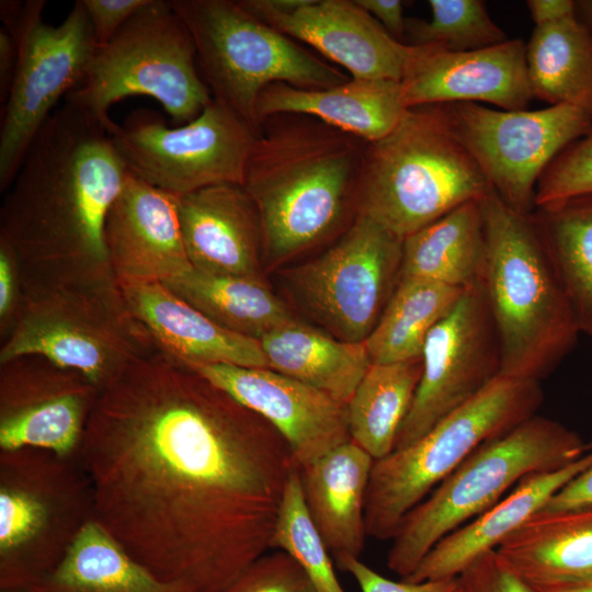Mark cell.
I'll list each match as a JSON object with an SVG mask.
<instances>
[{"instance_id":"cell-12","label":"cell","mask_w":592,"mask_h":592,"mask_svg":"<svg viewBox=\"0 0 592 592\" xmlns=\"http://www.w3.org/2000/svg\"><path fill=\"white\" fill-rule=\"evenodd\" d=\"M127 171L168 194L243 183L258 130L215 100L193 121L168 126L149 109L130 112L109 129Z\"/></svg>"},{"instance_id":"cell-36","label":"cell","mask_w":592,"mask_h":592,"mask_svg":"<svg viewBox=\"0 0 592 592\" xmlns=\"http://www.w3.org/2000/svg\"><path fill=\"white\" fill-rule=\"evenodd\" d=\"M430 20L407 19L408 45H436L468 52L505 42L506 35L490 18L482 0H429Z\"/></svg>"},{"instance_id":"cell-26","label":"cell","mask_w":592,"mask_h":592,"mask_svg":"<svg viewBox=\"0 0 592 592\" xmlns=\"http://www.w3.org/2000/svg\"><path fill=\"white\" fill-rule=\"evenodd\" d=\"M407 110L400 81L350 78L329 89L271 83L260 94L257 118L260 125L275 114L309 115L371 143L389 134Z\"/></svg>"},{"instance_id":"cell-6","label":"cell","mask_w":592,"mask_h":592,"mask_svg":"<svg viewBox=\"0 0 592 592\" xmlns=\"http://www.w3.org/2000/svg\"><path fill=\"white\" fill-rule=\"evenodd\" d=\"M491 190L440 104L420 105L385 137L366 143L356 208L403 240Z\"/></svg>"},{"instance_id":"cell-10","label":"cell","mask_w":592,"mask_h":592,"mask_svg":"<svg viewBox=\"0 0 592 592\" xmlns=\"http://www.w3.org/2000/svg\"><path fill=\"white\" fill-rule=\"evenodd\" d=\"M169 2L192 35L200 73L213 98L257 130L258 100L269 84L329 89L351 78L255 18L237 0Z\"/></svg>"},{"instance_id":"cell-19","label":"cell","mask_w":592,"mask_h":592,"mask_svg":"<svg viewBox=\"0 0 592 592\" xmlns=\"http://www.w3.org/2000/svg\"><path fill=\"white\" fill-rule=\"evenodd\" d=\"M270 423L298 467L351 440L346 405L271 368L229 364L185 365Z\"/></svg>"},{"instance_id":"cell-27","label":"cell","mask_w":592,"mask_h":592,"mask_svg":"<svg viewBox=\"0 0 592 592\" xmlns=\"http://www.w3.org/2000/svg\"><path fill=\"white\" fill-rule=\"evenodd\" d=\"M496 551L531 589L592 582V509L537 512Z\"/></svg>"},{"instance_id":"cell-7","label":"cell","mask_w":592,"mask_h":592,"mask_svg":"<svg viewBox=\"0 0 592 592\" xmlns=\"http://www.w3.org/2000/svg\"><path fill=\"white\" fill-rule=\"evenodd\" d=\"M587 452L576 431L538 414L482 443L402 519L387 567L408 577L437 542L493 506L524 477L563 468Z\"/></svg>"},{"instance_id":"cell-42","label":"cell","mask_w":592,"mask_h":592,"mask_svg":"<svg viewBox=\"0 0 592 592\" xmlns=\"http://www.w3.org/2000/svg\"><path fill=\"white\" fill-rule=\"evenodd\" d=\"M96 48L110 42L125 23L150 0H82Z\"/></svg>"},{"instance_id":"cell-1","label":"cell","mask_w":592,"mask_h":592,"mask_svg":"<svg viewBox=\"0 0 592 592\" xmlns=\"http://www.w3.org/2000/svg\"><path fill=\"white\" fill-rule=\"evenodd\" d=\"M78 458L94 520L187 592H224L271 550L297 467L270 423L160 351L100 390Z\"/></svg>"},{"instance_id":"cell-4","label":"cell","mask_w":592,"mask_h":592,"mask_svg":"<svg viewBox=\"0 0 592 592\" xmlns=\"http://www.w3.org/2000/svg\"><path fill=\"white\" fill-rule=\"evenodd\" d=\"M21 287L16 320L1 340L0 363L42 355L81 373L101 390L159 351L132 312L110 263L21 265Z\"/></svg>"},{"instance_id":"cell-29","label":"cell","mask_w":592,"mask_h":592,"mask_svg":"<svg viewBox=\"0 0 592 592\" xmlns=\"http://www.w3.org/2000/svg\"><path fill=\"white\" fill-rule=\"evenodd\" d=\"M270 368L348 403L372 365L364 342L334 339L296 319L260 340Z\"/></svg>"},{"instance_id":"cell-35","label":"cell","mask_w":592,"mask_h":592,"mask_svg":"<svg viewBox=\"0 0 592 592\" xmlns=\"http://www.w3.org/2000/svg\"><path fill=\"white\" fill-rule=\"evenodd\" d=\"M532 215L580 331L592 337V193L535 207Z\"/></svg>"},{"instance_id":"cell-8","label":"cell","mask_w":592,"mask_h":592,"mask_svg":"<svg viewBox=\"0 0 592 592\" xmlns=\"http://www.w3.org/2000/svg\"><path fill=\"white\" fill-rule=\"evenodd\" d=\"M540 382L499 375L412 444L375 459L366 500L367 537L391 539L402 519L482 443L536 414Z\"/></svg>"},{"instance_id":"cell-3","label":"cell","mask_w":592,"mask_h":592,"mask_svg":"<svg viewBox=\"0 0 592 592\" xmlns=\"http://www.w3.org/2000/svg\"><path fill=\"white\" fill-rule=\"evenodd\" d=\"M365 140L304 114L261 121L242 186L262 228L263 262L283 263L319 244L353 210Z\"/></svg>"},{"instance_id":"cell-22","label":"cell","mask_w":592,"mask_h":592,"mask_svg":"<svg viewBox=\"0 0 592 592\" xmlns=\"http://www.w3.org/2000/svg\"><path fill=\"white\" fill-rule=\"evenodd\" d=\"M184 248L196 271L265 281L258 209L241 184L175 196Z\"/></svg>"},{"instance_id":"cell-37","label":"cell","mask_w":592,"mask_h":592,"mask_svg":"<svg viewBox=\"0 0 592 592\" xmlns=\"http://www.w3.org/2000/svg\"><path fill=\"white\" fill-rule=\"evenodd\" d=\"M271 549L292 556L307 574L316 592H345L330 551L312 523L303 498L298 467L286 485L275 522Z\"/></svg>"},{"instance_id":"cell-40","label":"cell","mask_w":592,"mask_h":592,"mask_svg":"<svg viewBox=\"0 0 592 592\" xmlns=\"http://www.w3.org/2000/svg\"><path fill=\"white\" fill-rule=\"evenodd\" d=\"M338 566L354 578L361 592H463L459 576L420 582L395 581L383 577L360 558H345Z\"/></svg>"},{"instance_id":"cell-48","label":"cell","mask_w":592,"mask_h":592,"mask_svg":"<svg viewBox=\"0 0 592 592\" xmlns=\"http://www.w3.org/2000/svg\"><path fill=\"white\" fill-rule=\"evenodd\" d=\"M574 15L592 37V0H574Z\"/></svg>"},{"instance_id":"cell-39","label":"cell","mask_w":592,"mask_h":592,"mask_svg":"<svg viewBox=\"0 0 592 592\" xmlns=\"http://www.w3.org/2000/svg\"><path fill=\"white\" fill-rule=\"evenodd\" d=\"M271 550L253 561L224 592H316L292 556Z\"/></svg>"},{"instance_id":"cell-17","label":"cell","mask_w":592,"mask_h":592,"mask_svg":"<svg viewBox=\"0 0 592 592\" xmlns=\"http://www.w3.org/2000/svg\"><path fill=\"white\" fill-rule=\"evenodd\" d=\"M100 389L81 373L26 354L0 363V451L78 457Z\"/></svg>"},{"instance_id":"cell-11","label":"cell","mask_w":592,"mask_h":592,"mask_svg":"<svg viewBox=\"0 0 592 592\" xmlns=\"http://www.w3.org/2000/svg\"><path fill=\"white\" fill-rule=\"evenodd\" d=\"M130 95L153 98L178 126L195 119L213 100L192 35L169 1L150 0L98 47L83 82L65 99L109 132L110 107Z\"/></svg>"},{"instance_id":"cell-41","label":"cell","mask_w":592,"mask_h":592,"mask_svg":"<svg viewBox=\"0 0 592 592\" xmlns=\"http://www.w3.org/2000/svg\"><path fill=\"white\" fill-rule=\"evenodd\" d=\"M463 592H534L490 550L476 558L460 574Z\"/></svg>"},{"instance_id":"cell-2","label":"cell","mask_w":592,"mask_h":592,"mask_svg":"<svg viewBox=\"0 0 592 592\" xmlns=\"http://www.w3.org/2000/svg\"><path fill=\"white\" fill-rule=\"evenodd\" d=\"M127 174L106 127L66 102L5 192L0 238L23 266L109 263L105 220Z\"/></svg>"},{"instance_id":"cell-33","label":"cell","mask_w":592,"mask_h":592,"mask_svg":"<svg viewBox=\"0 0 592 592\" xmlns=\"http://www.w3.org/2000/svg\"><path fill=\"white\" fill-rule=\"evenodd\" d=\"M463 292L430 280L401 277L364 341L372 364L421 358L429 334L454 308Z\"/></svg>"},{"instance_id":"cell-24","label":"cell","mask_w":592,"mask_h":592,"mask_svg":"<svg viewBox=\"0 0 592 592\" xmlns=\"http://www.w3.org/2000/svg\"><path fill=\"white\" fill-rule=\"evenodd\" d=\"M592 465V449L570 465L531 474L493 506L453 531L406 578L409 582L458 577L476 558L497 547L539 512L561 487Z\"/></svg>"},{"instance_id":"cell-49","label":"cell","mask_w":592,"mask_h":592,"mask_svg":"<svg viewBox=\"0 0 592 592\" xmlns=\"http://www.w3.org/2000/svg\"><path fill=\"white\" fill-rule=\"evenodd\" d=\"M534 592H592V582L532 589Z\"/></svg>"},{"instance_id":"cell-50","label":"cell","mask_w":592,"mask_h":592,"mask_svg":"<svg viewBox=\"0 0 592 592\" xmlns=\"http://www.w3.org/2000/svg\"><path fill=\"white\" fill-rule=\"evenodd\" d=\"M587 448H588V451L592 449V440L589 443H587Z\"/></svg>"},{"instance_id":"cell-34","label":"cell","mask_w":592,"mask_h":592,"mask_svg":"<svg viewBox=\"0 0 592 592\" xmlns=\"http://www.w3.org/2000/svg\"><path fill=\"white\" fill-rule=\"evenodd\" d=\"M421 374V358L372 364L348 401L350 437L374 459L394 451Z\"/></svg>"},{"instance_id":"cell-30","label":"cell","mask_w":592,"mask_h":592,"mask_svg":"<svg viewBox=\"0 0 592 592\" xmlns=\"http://www.w3.org/2000/svg\"><path fill=\"white\" fill-rule=\"evenodd\" d=\"M26 592H187L129 555L94 519L86 524L58 567Z\"/></svg>"},{"instance_id":"cell-44","label":"cell","mask_w":592,"mask_h":592,"mask_svg":"<svg viewBox=\"0 0 592 592\" xmlns=\"http://www.w3.org/2000/svg\"><path fill=\"white\" fill-rule=\"evenodd\" d=\"M592 509V465L561 487L539 512Z\"/></svg>"},{"instance_id":"cell-18","label":"cell","mask_w":592,"mask_h":592,"mask_svg":"<svg viewBox=\"0 0 592 592\" xmlns=\"http://www.w3.org/2000/svg\"><path fill=\"white\" fill-rule=\"evenodd\" d=\"M259 20L317 49L351 78L401 81L415 46L396 39L355 0H237Z\"/></svg>"},{"instance_id":"cell-5","label":"cell","mask_w":592,"mask_h":592,"mask_svg":"<svg viewBox=\"0 0 592 592\" xmlns=\"http://www.w3.org/2000/svg\"><path fill=\"white\" fill-rule=\"evenodd\" d=\"M487 260L481 285L498 334L500 375L540 382L574 349V311L532 213L491 190L482 200Z\"/></svg>"},{"instance_id":"cell-20","label":"cell","mask_w":592,"mask_h":592,"mask_svg":"<svg viewBox=\"0 0 592 592\" xmlns=\"http://www.w3.org/2000/svg\"><path fill=\"white\" fill-rule=\"evenodd\" d=\"M406 106L487 102L501 110L527 109L533 99L521 38L468 52L415 46L400 81Z\"/></svg>"},{"instance_id":"cell-38","label":"cell","mask_w":592,"mask_h":592,"mask_svg":"<svg viewBox=\"0 0 592 592\" xmlns=\"http://www.w3.org/2000/svg\"><path fill=\"white\" fill-rule=\"evenodd\" d=\"M592 193V130L563 149L542 173L535 207Z\"/></svg>"},{"instance_id":"cell-25","label":"cell","mask_w":592,"mask_h":592,"mask_svg":"<svg viewBox=\"0 0 592 592\" xmlns=\"http://www.w3.org/2000/svg\"><path fill=\"white\" fill-rule=\"evenodd\" d=\"M374 460L350 440L297 466L307 512L337 563L360 558L364 549L365 500Z\"/></svg>"},{"instance_id":"cell-46","label":"cell","mask_w":592,"mask_h":592,"mask_svg":"<svg viewBox=\"0 0 592 592\" xmlns=\"http://www.w3.org/2000/svg\"><path fill=\"white\" fill-rule=\"evenodd\" d=\"M535 27L557 23L574 14V0H527Z\"/></svg>"},{"instance_id":"cell-15","label":"cell","mask_w":592,"mask_h":592,"mask_svg":"<svg viewBox=\"0 0 592 592\" xmlns=\"http://www.w3.org/2000/svg\"><path fill=\"white\" fill-rule=\"evenodd\" d=\"M402 241L357 213L339 240L301 265L294 283L339 339L364 342L401 278Z\"/></svg>"},{"instance_id":"cell-13","label":"cell","mask_w":592,"mask_h":592,"mask_svg":"<svg viewBox=\"0 0 592 592\" xmlns=\"http://www.w3.org/2000/svg\"><path fill=\"white\" fill-rule=\"evenodd\" d=\"M44 0L25 1L4 29L16 45V67L0 109V192L13 182L37 133L61 98L83 82L96 50L90 19L77 0L54 26L43 19Z\"/></svg>"},{"instance_id":"cell-32","label":"cell","mask_w":592,"mask_h":592,"mask_svg":"<svg viewBox=\"0 0 592 592\" xmlns=\"http://www.w3.org/2000/svg\"><path fill=\"white\" fill-rule=\"evenodd\" d=\"M163 283L220 327L259 341L295 319L265 281L192 269Z\"/></svg>"},{"instance_id":"cell-45","label":"cell","mask_w":592,"mask_h":592,"mask_svg":"<svg viewBox=\"0 0 592 592\" xmlns=\"http://www.w3.org/2000/svg\"><path fill=\"white\" fill-rule=\"evenodd\" d=\"M355 2L379 21L384 29L396 39L406 38L403 2L400 0H355Z\"/></svg>"},{"instance_id":"cell-28","label":"cell","mask_w":592,"mask_h":592,"mask_svg":"<svg viewBox=\"0 0 592 592\" xmlns=\"http://www.w3.org/2000/svg\"><path fill=\"white\" fill-rule=\"evenodd\" d=\"M486 260L481 200L470 201L403 239L401 277L467 289L481 283Z\"/></svg>"},{"instance_id":"cell-23","label":"cell","mask_w":592,"mask_h":592,"mask_svg":"<svg viewBox=\"0 0 592 592\" xmlns=\"http://www.w3.org/2000/svg\"><path fill=\"white\" fill-rule=\"evenodd\" d=\"M134 316L158 350L184 364H229L270 368L259 340L231 332L160 281L118 278Z\"/></svg>"},{"instance_id":"cell-47","label":"cell","mask_w":592,"mask_h":592,"mask_svg":"<svg viewBox=\"0 0 592 592\" xmlns=\"http://www.w3.org/2000/svg\"><path fill=\"white\" fill-rule=\"evenodd\" d=\"M16 45L12 35L5 30H0V109L5 104L9 96L15 67Z\"/></svg>"},{"instance_id":"cell-9","label":"cell","mask_w":592,"mask_h":592,"mask_svg":"<svg viewBox=\"0 0 592 592\" xmlns=\"http://www.w3.org/2000/svg\"><path fill=\"white\" fill-rule=\"evenodd\" d=\"M93 519V490L78 457L0 451V591H25L52 573Z\"/></svg>"},{"instance_id":"cell-16","label":"cell","mask_w":592,"mask_h":592,"mask_svg":"<svg viewBox=\"0 0 592 592\" xmlns=\"http://www.w3.org/2000/svg\"><path fill=\"white\" fill-rule=\"evenodd\" d=\"M421 361V378L394 449L418 441L500 375V343L481 283L464 289L434 327Z\"/></svg>"},{"instance_id":"cell-14","label":"cell","mask_w":592,"mask_h":592,"mask_svg":"<svg viewBox=\"0 0 592 592\" xmlns=\"http://www.w3.org/2000/svg\"><path fill=\"white\" fill-rule=\"evenodd\" d=\"M451 132L512 209H535L537 182L569 145L592 130V117L571 105L493 110L474 102L440 104Z\"/></svg>"},{"instance_id":"cell-21","label":"cell","mask_w":592,"mask_h":592,"mask_svg":"<svg viewBox=\"0 0 592 592\" xmlns=\"http://www.w3.org/2000/svg\"><path fill=\"white\" fill-rule=\"evenodd\" d=\"M107 259L118 278L167 282L191 271L175 196L129 172L105 220Z\"/></svg>"},{"instance_id":"cell-51","label":"cell","mask_w":592,"mask_h":592,"mask_svg":"<svg viewBox=\"0 0 592 592\" xmlns=\"http://www.w3.org/2000/svg\"><path fill=\"white\" fill-rule=\"evenodd\" d=\"M1 592H26V591H20V590H8V591H1Z\"/></svg>"},{"instance_id":"cell-43","label":"cell","mask_w":592,"mask_h":592,"mask_svg":"<svg viewBox=\"0 0 592 592\" xmlns=\"http://www.w3.org/2000/svg\"><path fill=\"white\" fill-rule=\"evenodd\" d=\"M22 296L21 265L12 247L0 238V337L11 331Z\"/></svg>"},{"instance_id":"cell-31","label":"cell","mask_w":592,"mask_h":592,"mask_svg":"<svg viewBox=\"0 0 592 592\" xmlns=\"http://www.w3.org/2000/svg\"><path fill=\"white\" fill-rule=\"evenodd\" d=\"M526 67L533 98L592 117V37L574 14L534 29Z\"/></svg>"}]
</instances>
